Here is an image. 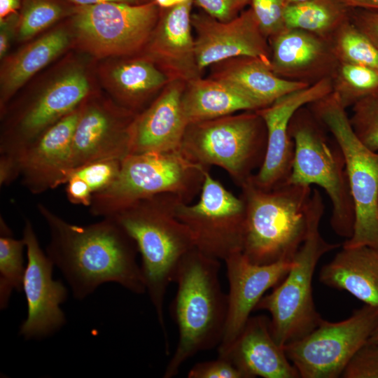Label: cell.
<instances>
[{
    "label": "cell",
    "mask_w": 378,
    "mask_h": 378,
    "mask_svg": "<svg viewBox=\"0 0 378 378\" xmlns=\"http://www.w3.org/2000/svg\"><path fill=\"white\" fill-rule=\"evenodd\" d=\"M37 210L46 222L50 240L46 253L62 273L78 300L102 284L116 283L136 294L146 292L134 239L112 218L87 225L71 223L43 203Z\"/></svg>",
    "instance_id": "1"
},
{
    "label": "cell",
    "mask_w": 378,
    "mask_h": 378,
    "mask_svg": "<svg viewBox=\"0 0 378 378\" xmlns=\"http://www.w3.org/2000/svg\"><path fill=\"white\" fill-rule=\"evenodd\" d=\"M179 201L171 194L155 195L134 201L106 216L115 220L137 246L146 292L162 328L167 352L165 295L180 260L195 248L189 229L176 215Z\"/></svg>",
    "instance_id": "2"
},
{
    "label": "cell",
    "mask_w": 378,
    "mask_h": 378,
    "mask_svg": "<svg viewBox=\"0 0 378 378\" xmlns=\"http://www.w3.org/2000/svg\"><path fill=\"white\" fill-rule=\"evenodd\" d=\"M220 260L196 248L180 260L173 279L176 293L170 307L178 340L164 378L176 376L182 365L197 353L220 344L227 315V294L220 284Z\"/></svg>",
    "instance_id": "3"
},
{
    "label": "cell",
    "mask_w": 378,
    "mask_h": 378,
    "mask_svg": "<svg viewBox=\"0 0 378 378\" xmlns=\"http://www.w3.org/2000/svg\"><path fill=\"white\" fill-rule=\"evenodd\" d=\"M240 188L245 205L242 253L258 265L292 261L307 235L311 186L287 183L265 190L250 179Z\"/></svg>",
    "instance_id": "4"
},
{
    "label": "cell",
    "mask_w": 378,
    "mask_h": 378,
    "mask_svg": "<svg viewBox=\"0 0 378 378\" xmlns=\"http://www.w3.org/2000/svg\"><path fill=\"white\" fill-rule=\"evenodd\" d=\"M324 209L320 192L313 189L306 239L288 273L272 292L261 298L255 309L270 313L272 335L282 347L308 334L322 319L314 304L313 276L321 257L340 246L325 240L320 232Z\"/></svg>",
    "instance_id": "5"
},
{
    "label": "cell",
    "mask_w": 378,
    "mask_h": 378,
    "mask_svg": "<svg viewBox=\"0 0 378 378\" xmlns=\"http://www.w3.org/2000/svg\"><path fill=\"white\" fill-rule=\"evenodd\" d=\"M288 130L295 152L288 183L322 188L332 206V229L338 236L349 239L354 230L355 208L340 144L309 107L295 113Z\"/></svg>",
    "instance_id": "6"
},
{
    "label": "cell",
    "mask_w": 378,
    "mask_h": 378,
    "mask_svg": "<svg viewBox=\"0 0 378 378\" xmlns=\"http://www.w3.org/2000/svg\"><path fill=\"white\" fill-rule=\"evenodd\" d=\"M180 149L130 154L122 161L115 181L93 195L90 212L106 217L139 199L171 194L186 203L200 195L206 171Z\"/></svg>",
    "instance_id": "7"
},
{
    "label": "cell",
    "mask_w": 378,
    "mask_h": 378,
    "mask_svg": "<svg viewBox=\"0 0 378 378\" xmlns=\"http://www.w3.org/2000/svg\"><path fill=\"white\" fill-rule=\"evenodd\" d=\"M267 140L262 118L256 111H245L189 124L181 150L205 168L223 169L241 187L262 164Z\"/></svg>",
    "instance_id": "8"
},
{
    "label": "cell",
    "mask_w": 378,
    "mask_h": 378,
    "mask_svg": "<svg viewBox=\"0 0 378 378\" xmlns=\"http://www.w3.org/2000/svg\"><path fill=\"white\" fill-rule=\"evenodd\" d=\"M93 92L87 69L70 64L37 94L7 107L1 114L0 171L11 174L22 150Z\"/></svg>",
    "instance_id": "9"
},
{
    "label": "cell",
    "mask_w": 378,
    "mask_h": 378,
    "mask_svg": "<svg viewBox=\"0 0 378 378\" xmlns=\"http://www.w3.org/2000/svg\"><path fill=\"white\" fill-rule=\"evenodd\" d=\"M308 107L337 140L345 159L355 225L342 246H369L378 250V152L370 150L356 136L346 108L333 92Z\"/></svg>",
    "instance_id": "10"
},
{
    "label": "cell",
    "mask_w": 378,
    "mask_h": 378,
    "mask_svg": "<svg viewBox=\"0 0 378 378\" xmlns=\"http://www.w3.org/2000/svg\"><path fill=\"white\" fill-rule=\"evenodd\" d=\"M160 7L106 2L75 6L66 19L72 44L97 59L139 55L156 25Z\"/></svg>",
    "instance_id": "11"
},
{
    "label": "cell",
    "mask_w": 378,
    "mask_h": 378,
    "mask_svg": "<svg viewBox=\"0 0 378 378\" xmlns=\"http://www.w3.org/2000/svg\"><path fill=\"white\" fill-rule=\"evenodd\" d=\"M377 326L378 308L364 304L343 321L322 318L314 330L284 349L300 377L337 378Z\"/></svg>",
    "instance_id": "12"
},
{
    "label": "cell",
    "mask_w": 378,
    "mask_h": 378,
    "mask_svg": "<svg viewBox=\"0 0 378 378\" xmlns=\"http://www.w3.org/2000/svg\"><path fill=\"white\" fill-rule=\"evenodd\" d=\"M197 201H179L177 218L189 229L195 248L204 255L225 261L242 252L245 205L240 196L229 191L209 169Z\"/></svg>",
    "instance_id": "13"
},
{
    "label": "cell",
    "mask_w": 378,
    "mask_h": 378,
    "mask_svg": "<svg viewBox=\"0 0 378 378\" xmlns=\"http://www.w3.org/2000/svg\"><path fill=\"white\" fill-rule=\"evenodd\" d=\"M93 92L80 106L71 143L72 169L102 160H123L131 154L130 130L136 115Z\"/></svg>",
    "instance_id": "14"
},
{
    "label": "cell",
    "mask_w": 378,
    "mask_h": 378,
    "mask_svg": "<svg viewBox=\"0 0 378 378\" xmlns=\"http://www.w3.org/2000/svg\"><path fill=\"white\" fill-rule=\"evenodd\" d=\"M22 238L25 243L27 263L23 279L27 315L19 328L24 340H41L58 331L66 323L61 309L68 297L62 281L52 277L55 267L39 244L31 222L24 220Z\"/></svg>",
    "instance_id": "15"
},
{
    "label": "cell",
    "mask_w": 378,
    "mask_h": 378,
    "mask_svg": "<svg viewBox=\"0 0 378 378\" xmlns=\"http://www.w3.org/2000/svg\"><path fill=\"white\" fill-rule=\"evenodd\" d=\"M332 92L331 78H327L288 93L267 106L256 110L265 122L267 140L262 164L251 178L255 186L269 190L288 183L295 152L288 130L290 120L299 108Z\"/></svg>",
    "instance_id": "16"
},
{
    "label": "cell",
    "mask_w": 378,
    "mask_h": 378,
    "mask_svg": "<svg viewBox=\"0 0 378 378\" xmlns=\"http://www.w3.org/2000/svg\"><path fill=\"white\" fill-rule=\"evenodd\" d=\"M191 23L197 62L202 71L217 62L240 56L258 58L271 67L268 39L251 8L226 22L201 10L192 13Z\"/></svg>",
    "instance_id": "17"
},
{
    "label": "cell",
    "mask_w": 378,
    "mask_h": 378,
    "mask_svg": "<svg viewBox=\"0 0 378 378\" xmlns=\"http://www.w3.org/2000/svg\"><path fill=\"white\" fill-rule=\"evenodd\" d=\"M80 106L44 131L18 157L15 178H20L32 194L66 183L72 170L71 143Z\"/></svg>",
    "instance_id": "18"
},
{
    "label": "cell",
    "mask_w": 378,
    "mask_h": 378,
    "mask_svg": "<svg viewBox=\"0 0 378 378\" xmlns=\"http://www.w3.org/2000/svg\"><path fill=\"white\" fill-rule=\"evenodd\" d=\"M224 262L229 293L225 327L218 346L219 356L227 351L265 292L279 284L293 265V260L255 264L242 252L231 255Z\"/></svg>",
    "instance_id": "19"
},
{
    "label": "cell",
    "mask_w": 378,
    "mask_h": 378,
    "mask_svg": "<svg viewBox=\"0 0 378 378\" xmlns=\"http://www.w3.org/2000/svg\"><path fill=\"white\" fill-rule=\"evenodd\" d=\"M193 0L160 8L156 25L139 54L153 62L170 81L188 83L202 76L197 64L191 23Z\"/></svg>",
    "instance_id": "20"
},
{
    "label": "cell",
    "mask_w": 378,
    "mask_h": 378,
    "mask_svg": "<svg viewBox=\"0 0 378 378\" xmlns=\"http://www.w3.org/2000/svg\"><path fill=\"white\" fill-rule=\"evenodd\" d=\"M268 41L271 69L281 78L309 86L331 78L338 66L330 42L311 32L286 28Z\"/></svg>",
    "instance_id": "21"
},
{
    "label": "cell",
    "mask_w": 378,
    "mask_h": 378,
    "mask_svg": "<svg viewBox=\"0 0 378 378\" xmlns=\"http://www.w3.org/2000/svg\"><path fill=\"white\" fill-rule=\"evenodd\" d=\"M186 83L170 81L158 97L135 116L130 130L131 154L181 148L188 125L181 96Z\"/></svg>",
    "instance_id": "22"
},
{
    "label": "cell",
    "mask_w": 378,
    "mask_h": 378,
    "mask_svg": "<svg viewBox=\"0 0 378 378\" xmlns=\"http://www.w3.org/2000/svg\"><path fill=\"white\" fill-rule=\"evenodd\" d=\"M221 357L231 360L246 378L300 377L284 347L274 340L270 319L265 315L250 316L227 351Z\"/></svg>",
    "instance_id": "23"
},
{
    "label": "cell",
    "mask_w": 378,
    "mask_h": 378,
    "mask_svg": "<svg viewBox=\"0 0 378 378\" xmlns=\"http://www.w3.org/2000/svg\"><path fill=\"white\" fill-rule=\"evenodd\" d=\"M110 59L99 68L100 80L116 104L135 113L144 110L170 82L141 55Z\"/></svg>",
    "instance_id": "24"
},
{
    "label": "cell",
    "mask_w": 378,
    "mask_h": 378,
    "mask_svg": "<svg viewBox=\"0 0 378 378\" xmlns=\"http://www.w3.org/2000/svg\"><path fill=\"white\" fill-rule=\"evenodd\" d=\"M63 21L4 59L0 71L1 113L25 83L72 44L70 29Z\"/></svg>",
    "instance_id": "25"
},
{
    "label": "cell",
    "mask_w": 378,
    "mask_h": 378,
    "mask_svg": "<svg viewBox=\"0 0 378 378\" xmlns=\"http://www.w3.org/2000/svg\"><path fill=\"white\" fill-rule=\"evenodd\" d=\"M209 67V78L223 81L239 91L251 99L258 109L288 93L309 86L280 78L270 66L252 57H232Z\"/></svg>",
    "instance_id": "26"
},
{
    "label": "cell",
    "mask_w": 378,
    "mask_h": 378,
    "mask_svg": "<svg viewBox=\"0 0 378 378\" xmlns=\"http://www.w3.org/2000/svg\"><path fill=\"white\" fill-rule=\"evenodd\" d=\"M319 281L378 308V250L369 246H342L322 267Z\"/></svg>",
    "instance_id": "27"
},
{
    "label": "cell",
    "mask_w": 378,
    "mask_h": 378,
    "mask_svg": "<svg viewBox=\"0 0 378 378\" xmlns=\"http://www.w3.org/2000/svg\"><path fill=\"white\" fill-rule=\"evenodd\" d=\"M181 105L188 125L258 109L251 99L228 84L202 76L186 83Z\"/></svg>",
    "instance_id": "28"
},
{
    "label": "cell",
    "mask_w": 378,
    "mask_h": 378,
    "mask_svg": "<svg viewBox=\"0 0 378 378\" xmlns=\"http://www.w3.org/2000/svg\"><path fill=\"white\" fill-rule=\"evenodd\" d=\"M350 8L341 0H309L286 6V28L311 32L330 41L335 32L347 20Z\"/></svg>",
    "instance_id": "29"
},
{
    "label": "cell",
    "mask_w": 378,
    "mask_h": 378,
    "mask_svg": "<svg viewBox=\"0 0 378 378\" xmlns=\"http://www.w3.org/2000/svg\"><path fill=\"white\" fill-rule=\"evenodd\" d=\"M25 243L13 237L1 217L0 223V309H6L13 291L22 292L26 265Z\"/></svg>",
    "instance_id": "30"
},
{
    "label": "cell",
    "mask_w": 378,
    "mask_h": 378,
    "mask_svg": "<svg viewBox=\"0 0 378 378\" xmlns=\"http://www.w3.org/2000/svg\"><path fill=\"white\" fill-rule=\"evenodd\" d=\"M331 80L332 92L345 108L378 98V70L374 69L339 62Z\"/></svg>",
    "instance_id": "31"
},
{
    "label": "cell",
    "mask_w": 378,
    "mask_h": 378,
    "mask_svg": "<svg viewBox=\"0 0 378 378\" xmlns=\"http://www.w3.org/2000/svg\"><path fill=\"white\" fill-rule=\"evenodd\" d=\"M14 27L19 41H27L43 30L67 18L75 7L65 0H21Z\"/></svg>",
    "instance_id": "32"
},
{
    "label": "cell",
    "mask_w": 378,
    "mask_h": 378,
    "mask_svg": "<svg viewBox=\"0 0 378 378\" xmlns=\"http://www.w3.org/2000/svg\"><path fill=\"white\" fill-rule=\"evenodd\" d=\"M339 62L378 70V48L349 19L330 39Z\"/></svg>",
    "instance_id": "33"
},
{
    "label": "cell",
    "mask_w": 378,
    "mask_h": 378,
    "mask_svg": "<svg viewBox=\"0 0 378 378\" xmlns=\"http://www.w3.org/2000/svg\"><path fill=\"white\" fill-rule=\"evenodd\" d=\"M352 109L349 118L356 136L370 150L378 152V98L363 100Z\"/></svg>",
    "instance_id": "34"
},
{
    "label": "cell",
    "mask_w": 378,
    "mask_h": 378,
    "mask_svg": "<svg viewBox=\"0 0 378 378\" xmlns=\"http://www.w3.org/2000/svg\"><path fill=\"white\" fill-rule=\"evenodd\" d=\"M122 161L102 160L90 162L72 169L69 177L72 175L83 179L94 195L107 189L115 181L121 169Z\"/></svg>",
    "instance_id": "35"
},
{
    "label": "cell",
    "mask_w": 378,
    "mask_h": 378,
    "mask_svg": "<svg viewBox=\"0 0 378 378\" xmlns=\"http://www.w3.org/2000/svg\"><path fill=\"white\" fill-rule=\"evenodd\" d=\"M249 5L267 39L286 29L283 0H251Z\"/></svg>",
    "instance_id": "36"
},
{
    "label": "cell",
    "mask_w": 378,
    "mask_h": 378,
    "mask_svg": "<svg viewBox=\"0 0 378 378\" xmlns=\"http://www.w3.org/2000/svg\"><path fill=\"white\" fill-rule=\"evenodd\" d=\"M344 378H378V346L366 343L345 368Z\"/></svg>",
    "instance_id": "37"
},
{
    "label": "cell",
    "mask_w": 378,
    "mask_h": 378,
    "mask_svg": "<svg viewBox=\"0 0 378 378\" xmlns=\"http://www.w3.org/2000/svg\"><path fill=\"white\" fill-rule=\"evenodd\" d=\"M188 378H246L244 374L225 357L197 363L188 373Z\"/></svg>",
    "instance_id": "38"
},
{
    "label": "cell",
    "mask_w": 378,
    "mask_h": 378,
    "mask_svg": "<svg viewBox=\"0 0 378 378\" xmlns=\"http://www.w3.org/2000/svg\"><path fill=\"white\" fill-rule=\"evenodd\" d=\"M251 0H193L202 11L223 22L237 18Z\"/></svg>",
    "instance_id": "39"
},
{
    "label": "cell",
    "mask_w": 378,
    "mask_h": 378,
    "mask_svg": "<svg viewBox=\"0 0 378 378\" xmlns=\"http://www.w3.org/2000/svg\"><path fill=\"white\" fill-rule=\"evenodd\" d=\"M349 17L378 48V10L350 8Z\"/></svg>",
    "instance_id": "40"
},
{
    "label": "cell",
    "mask_w": 378,
    "mask_h": 378,
    "mask_svg": "<svg viewBox=\"0 0 378 378\" xmlns=\"http://www.w3.org/2000/svg\"><path fill=\"white\" fill-rule=\"evenodd\" d=\"M65 184L66 197L71 203L88 207L91 205L93 193L83 179L71 175Z\"/></svg>",
    "instance_id": "41"
},
{
    "label": "cell",
    "mask_w": 378,
    "mask_h": 378,
    "mask_svg": "<svg viewBox=\"0 0 378 378\" xmlns=\"http://www.w3.org/2000/svg\"><path fill=\"white\" fill-rule=\"evenodd\" d=\"M21 0H0V24L19 17Z\"/></svg>",
    "instance_id": "42"
},
{
    "label": "cell",
    "mask_w": 378,
    "mask_h": 378,
    "mask_svg": "<svg viewBox=\"0 0 378 378\" xmlns=\"http://www.w3.org/2000/svg\"><path fill=\"white\" fill-rule=\"evenodd\" d=\"M18 19L12 20L1 24L0 57L4 58L9 48L11 36L14 35V27Z\"/></svg>",
    "instance_id": "43"
},
{
    "label": "cell",
    "mask_w": 378,
    "mask_h": 378,
    "mask_svg": "<svg viewBox=\"0 0 378 378\" xmlns=\"http://www.w3.org/2000/svg\"><path fill=\"white\" fill-rule=\"evenodd\" d=\"M68 3L74 6H85L106 2H116L129 4H143L153 0H65Z\"/></svg>",
    "instance_id": "44"
},
{
    "label": "cell",
    "mask_w": 378,
    "mask_h": 378,
    "mask_svg": "<svg viewBox=\"0 0 378 378\" xmlns=\"http://www.w3.org/2000/svg\"><path fill=\"white\" fill-rule=\"evenodd\" d=\"M349 8L378 10V0H341Z\"/></svg>",
    "instance_id": "45"
},
{
    "label": "cell",
    "mask_w": 378,
    "mask_h": 378,
    "mask_svg": "<svg viewBox=\"0 0 378 378\" xmlns=\"http://www.w3.org/2000/svg\"><path fill=\"white\" fill-rule=\"evenodd\" d=\"M153 1L160 8H167L178 5L176 0H153Z\"/></svg>",
    "instance_id": "46"
},
{
    "label": "cell",
    "mask_w": 378,
    "mask_h": 378,
    "mask_svg": "<svg viewBox=\"0 0 378 378\" xmlns=\"http://www.w3.org/2000/svg\"><path fill=\"white\" fill-rule=\"evenodd\" d=\"M367 343L378 346V326L372 334V335L370 337Z\"/></svg>",
    "instance_id": "47"
},
{
    "label": "cell",
    "mask_w": 378,
    "mask_h": 378,
    "mask_svg": "<svg viewBox=\"0 0 378 378\" xmlns=\"http://www.w3.org/2000/svg\"><path fill=\"white\" fill-rule=\"evenodd\" d=\"M309 0H283L285 8L288 6L301 4Z\"/></svg>",
    "instance_id": "48"
}]
</instances>
